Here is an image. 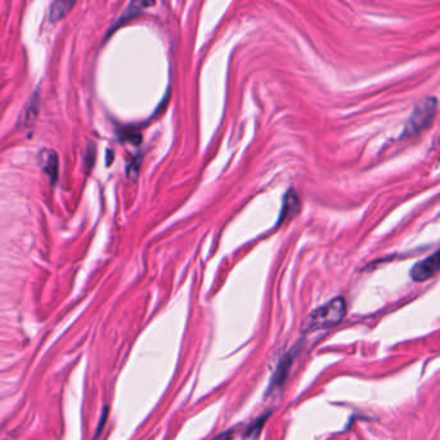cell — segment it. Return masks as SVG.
<instances>
[{"label":"cell","instance_id":"2","mask_svg":"<svg viewBox=\"0 0 440 440\" xmlns=\"http://www.w3.org/2000/svg\"><path fill=\"white\" fill-rule=\"evenodd\" d=\"M437 110V99L432 97L422 99L411 114L406 125L407 134H417L428 128Z\"/></svg>","mask_w":440,"mask_h":440},{"label":"cell","instance_id":"7","mask_svg":"<svg viewBox=\"0 0 440 440\" xmlns=\"http://www.w3.org/2000/svg\"><path fill=\"white\" fill-rule=\"evenodd\" d=\"M43 156L44 171L49 175L52 180L57 178V173H58V158L53 151H47V154H42Z\"/></svg>","mask_w":440,"mask_h":440},{"label":"cell","instance_id":"4","mask_svg":"<svg viewBox=\"0 0 440 440\" xmlns=\"http://www.w3.org/2000/svg\"><path fill=\"white\" fill-rule=\"evenodd\" d=\"M299 207H300L299 198H298V195L295 194V191L291 190L290 193L285 197L283 208H282L281 216H279V222H283V221L292 217V216L299 210Z\"/></svg>","mask_w":440,"mask_h":440},{"label":"cell","instance_id":"10","mask_svg":"<svg viewBox=\"0 0 440 440\" xmlns=\"http://www.w3.org/2000/svg\"><path fill=\"white\" fill-rule=\"evenodd\" d=\"M233 437V430H227L224 432H222L220 435L215 437L214 439L211 440H232Z\"/></svg>","mask_w":440,"mask_h":440},{"label":"cell","instance_id":"8","mask_svg":"<svg viewBox=\"0 0 440 440\" xmlns=\"http://www.w3.org/2000/svg\"><path fill=\"white\" fill-rule=\"evenodd\" d=\"M150 5H153V3H146V1H140V3H130L128 10L122 13V16L118 19L116 26H120L122 23H127L131 17L140 14L143 8H147Z\"/></svg>","mask_w":440,"mask_h":440},{"label":"cell","instance_id":"9","mask_svg":"<svg viewBox=\"0 0 440 440\" xmlns=\"http://www.w3.org/2000/svg\"><path fill=\"white\" fill-rule=\"evenodd\" d=\"M267 417H268V415H266V416H263V417H259L248 429H247L246 431V435L248 437V435H254V434H259V431L261 430V428H263V425L266 424V421H267Z\"/></svg>","mask_w":440,"mask_h":440},{"label":"cell","instance_id":"3","mask_svg":"<svg viewBox=\"0 0 440 440\" xmlns=\"http://www.w3.org/2000/svg\"><path fill=\"white\" fill-rule=\"evenodd\" d=\"M440 271V248L425 260L419 261L411 270V278L415 282H425Z\"/></svg>","mask_w":440,"mask_h":440},{"label":"cell","instance_id":"6","mask_svg":"<svg viewBox=\"0 0 440 440\" xmlns=\"http://www.w3.org/2000/svg\"><path fill=\"white\" fill-rule=\"evenodd\" d=\"M73 7H74V3H70V1H55L51 5V12H49L51 23H55L60 19L65 17Z\"/></svg>","mask_w":440,"mask_h":440},{"label":"cell","instance_id":"5","mask_svg":"<svg viewBox=\"0 0 440 440\" xmlns=\"http://www.w3.org/2000/svg\"><path fill=\"white\" fill-rule=\"evenodd\" d=\"M294 359V356L291 358L290 354L285 355L283 359L279 362V367L276 369V372L273 374V378H272V384H270V389H276L277 386L283 384V381L286 380V376L289 374V369H290L291 360Z\"/></svg>","mask_w":440,"mask_h":440},{"label":"cell","instance_id":"1","mask_svg":"<svg viewBox=\"0 0 440 440\" xmlns=\"http://www.w3.org/2000/svg\"><path fill=\"white\" fill-rule=\"evenodd\" d=\"M346 314V304L343 297H336L330 302L324 304L321 308L311 311L305 320L304 330L307 332L330 328L339 324L345 318Z\"/></svg>","mask_w":440,"mask_h":440}]
</instances>
